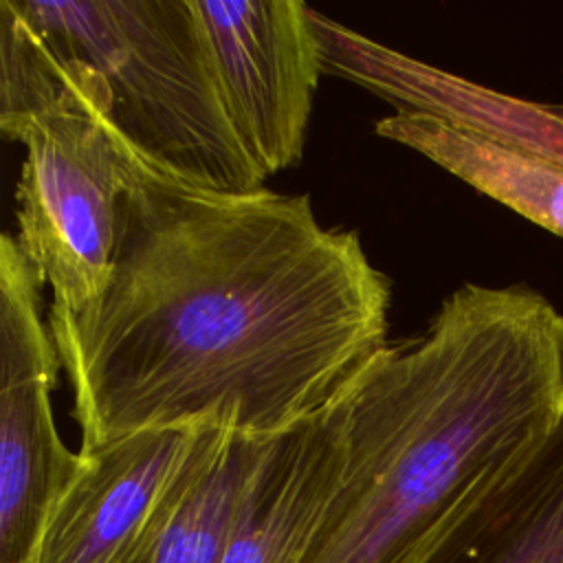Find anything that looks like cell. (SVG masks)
Masks as SVG:
<instances>
[{"mask_svg": "<svg viewBox=\"0 0 563 563\" xmlns=\"http://www.w3.org/2000/svg\"><path fill=\"white\" fill-rule=\"evenodd\" d=\"M391 284L306 194H224L152 165L123 196L112 268L46 321L79 451L150 429L277 438L321 413L387 345Z\"/></svg>", "mask_w": 563, "mask_h": 563, "instance_id": "1", "label": "cell"}, {"mask_svg": "<svg viewBox=\"0 0 563 563\" xmlns=\"http://www.w3.org/2000/svg\"><path fill=\"white\" fill-rule=\"evenodd\" d=\"M325 413L343 468L303 563H416L563 416V330L504 288L464 284Z\"/></svg>", "mask_w": 563, "mask_h": 563, "instance_id": "2", "label": "cell"}, {"mask_svg": "<svg viewBox=\"0 0 563 563\" xmlns=\"http://www.w3.org/2000/svg\"><path fill=\"white\" fill-rule=\"evenodd\" d=\"M0 130L26 150L13 238L51 306L77 312L108 282L119 205L150 163L117 130L103 77L53 46L18 0H0Z\"/></svg>", "mask_w": 563, "mask_h": 563, "instance_id": "3", "label": "cell"}, {"mask_svg": "<svg viewBox=\"0 0 563 563\" xmlns=\"http://www.w3.org/2000/svg\"><path fill=\"white\" fill-rule=\"evenodd\" d=\"M59 51L106 81L117 130L154 169L251 194L266 176L224 110L191 0H18Z\"/></svg>", "mask_w": 563, "mask_h": 563, "instance_id": "4", "label": "cell"}, {"mask_svg": "<svg viewBox=\"0 0 563 563\" xmlns=\"http://www.w3.org/2000/svg\"><path fill=\"white\" fill-rule=\"evenodd\" d=\"M42 277L0 240V563H37L46 521L79 471L53 418L62 369L42 317Z\"/></svg>", "mask_w": 563, "mask_h": 563, "instance_id": "5", "label": "cell"}, {"mask_svg": "<svg viewBox=\"0 0 563 563\" xmlns=\"http://www.w3.org/2000/svg\"><path fill=\"white\" fill-rule=\"evenodd\" d=\"M231 125L268 178L301 161L321 48L301 0H191Z\"/></svg>", "mask_w": 563, "mask_h": 563, "instance_id": "6", "label": "cell"}, {"mask_svg": "<svg viewBox=\"0 0 563 563\" xmlns=\"http://www.w3.org/2000/svg\"><path fill=\"white\" fill-rule=\"evenodd\" d=\"M189 429L139 431L79 451L42 532L37 563H150L167 523Z\"/></svg>", "mask_w": 563, "mask_h": 563, "instance_id": "7", "label": "cell"}, {"mask_svg": "<svg viewBox=\"0 0 563 563\" xmlns=\"http://www.w3.org/2000/svg\"><path fill=\"white\" fill-rule=\"evenodd\" d=\"M323 73L493 141L563 165V114L554 106L512 97L387 48L332 18H312Z\"/></svg>", "mask_w": 563, "mask_h": 563, "instance_id": "8", "label": "cell"}, {"mask_svg": "<svg viewBox=\"0 0 563 563\" xmlns=\"http://www.w3.org/2000/svg\"><path fill=\"white\" fill-rule=\"evenodd\" d=\"M341 468V438L325 409L275 438L242 497L220 563H303Z\"/></svg>", "mask_w": 563, "mask_h": 563, "instance_id": "9", "label": "cell"}, {"mask_svg": "<svg viewBox=\"0 0 563 563\" xmlns=\"http://www.w3.org/2000/svg\"><path fill=\"white\" fill-rule=\"evenodd\" d=\"M416 563H563V416Z\"/></svg>", "mask_w": 563, "mask_h": 563, "instance_id": "10", "label": "cell"}, {"mask_svg": "<svg viewBox=\"0 0 563 563\" xmlns=\"http://www.w3.org/2000/svg\"><path fill=\"white\" fill-rule=\"evenodd\" d=\"M376 134L407 145L479 194L563 238V165L435 117L398 110L374 125Z\"/></svg>", "mask_w": 563, "mask_h": 563, "instance_id": "11", "label": "cell"}, {"mask_svg": "<svg viewBox=\"0 0 563 563\" xmlns=\"http://www.w3.org/2000/svg\"><path fill=\"white\" fill-rule=\"evenodd\" d=\"M273 440L231 424L191 427L172 510L150 563H220L242 497Z\"/></svg>", "mask_w": 563, "mask_h": 563, "instance_id": "12", "label": "cell"}, {"mask_svg": "<svg viewBox=\"0 0 563 563\" xmlns=\"http://www.w3.org/2000/svg\"><path fill=\"white\" fill-rule=\"evenodd\" d=\"M554 108H556V110H559V112H561V114H563V103H556V106H554Z\"/></svg>", "mask_w": 563, "mask_h": 563, "instance_id": "13", "label": "cell"}]
</instances>
